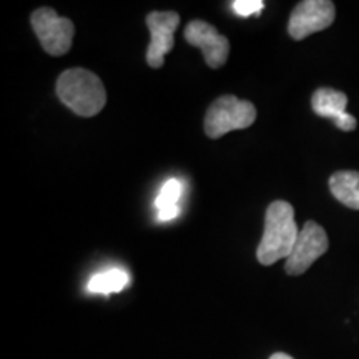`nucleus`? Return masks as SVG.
<instances>
[{
  "mask_svg": "<svg viewBox=\"0 0 359 359\" xmlns=\"http://www.w3.org/2000/svg\"><path fill=\"white\" fill-rule=\"evenodd\" d=\"M298 236L299 230L294 222L293 206L288 201H273L264 217L263 238L257 251L258 262L269 266L280 259H288Z\"/></svg>",
  "mask_w": 359,
  "mask_h": 359,
  "instance_id": "obj_1",
  "label": "nucleus"
},
{
  "mask_svg": "<svg viewBox=\"0 0 359 359\" xmlns=\"http://www.w3.org/2000/svg\"><path fill=\"white\" fill-rule=\"evenodd\" d=\"M57 95L67 109L80 116L100 114L107 103L102 80L85 69H69L60 74L57 80Z\"/></svg>",
  "mask_w": 359,
  "mask_h": 359,
  "instance_id": "obj_2",
  "label": "nucleus"
},
{
  "mask_svg": "<svg viewBox=\"0 0 359 359\" xmlns=\"http://www.w3.org/2000/svg\"><path fill=\"white\" fill-rule=\"evenodd\" d=\"M257 120V109L248 100L223 95L212 103L205 116V133L219 138L233 130H245Z\"/></svg>",
  "mask_w": 359,
  "mask_h": 359,
  "instance_id": "obj_3",
  "label": "nucleus"
},
{
  "mask_svg": "<svg viewBox=\"0 0 359 359\" xmlns=\"http://www.w3.org/2000/svg\"><path fill=\"white\" fill-rule=\"evenodd\" d=\"M30 22L45 52L58 57L70 50L75 34V27L70 19L60 17L50 7H42L32 13Z\"/></svg>",
  "mask_w": 359,
  "mask_h": 359,
  "instance_id": "obj_4",
  "label": "nucleus"
},
{
  "mask_svg": "<svg viewBox=\"0 0 359 359\" xmlns=\"http://www.w3.org/2000/svg\"><path fill=\"white\" fill-rule=\"evenodd\" d=\"M327 248H330V240L323 226L314 222H306L303 230L299 231L293 251L286 259V273L291 276L303 275L318 258L326 253Z\"/></svg>",
  "mask_w": 359,
  "mask_h": 359,
  "instance_id": "obj_5",
  "label": "nucleus"
},
{
  "mask_svg": "<svg viewBox=\"0 0 359 359\" xmlns=\"http://www.w3.org/2000/svg\"><path fill=\"white\" fill-rule=\"evenodd\" d=\"M334 4L330 0H304L291 13L288 32L294 40H303L327 29L334 22Z\"/></svg>",
  "mask_w": 359,
  "mask_h": 359,
  "instance_id": "obj_6",
  "label": "nucleus"
},
{
  "mask_svg": "<svg viewBox=\"0 0 359 359\" xmlns=\"http://www.w3.org/2000/svg\"><path fill=\"white\" fill-rule=\"evenodd\" d=\"M147 25L151 37L147 50V62L151 69H160L165 55L172 52L175 45L173 34L180 25V15L177 12H151L147 15Z\"/></svg>",
  "mask_w": 359,
  "mask_h": 359,
  "instance_id": "obj_7",
  "label": "nucleus"
},
{
  "mask_svg": "<svg viewBox=\"0 0 359 359\" xmlns=\"http://www.w3.org/2000/svg\"><path fill=\"white\" fill-rule=\"evenodd\" d=\"M185 39L188 43L198 47L203 52L208 67L219 69L226 64L230 42L213 25L206 24L203 20H191L185 29Z\"/></svg>",
  "mask_w": 359,
  "mask_h": 359,
  "instance_id": "obj_8",
  "label": "nucleus"
},
{
  "mask_svg": "<svg viewBox=\"0 0 359 359\" xmlns=\"http://www.w3.org/2000/svg\"><path fill=\"white\" fill-rule=\"evenodd\" d=\"M348 97L343 92L333 88H318L313 93L311 107L314 114L323 118H331L336 127L343 132H353L356 128V118L346 111Z\"/></svg>",
  "mask_w": 359,
  "mask_h": 359,
  "instance_id": "obj_9",
  "label": "nucleus"
},
{
  "mask_svg": "<svg viewBox=\"0 0 359 359\" xmlns=\"http://www.w3.org/2000/svg\"><path fill=\"white\" fill-rule=\"evenodd\" d=\"M330 190L344 206L359 210V172H336L330 178Z\"/></svg>",
  "mask_w": 359,
  "mask_h": 359,
  "instance_id": "obj_10",
  "label": "nucleus"
},
{
  "mask_svg": "<svg viewBox=\"0 0 359 359\" xmlns=\"http://www.w3.org/2000/svg\"><path fill=\"white\" fill-rule=\"evenodd\" d=\"M130 283L128 271L120 268H111L107 271L97 273L90 278L87 283V290L90 293L95 294H105L109 296L111 293H118L123 288H127Z\"/></svg>",
  "mask_w": 359,
  "mask_h": 359,
  "instance_id": "obj_11",
  "label": "nucleus"
},
{
  "mask_svg": "<svg viewBox=\"0 0 359 359\" xmlns=\"http://www.w3.org/2000/svg\"><path fill=\"white\" fill-rule=\"evenodd\" d=\"M183 195V182L178 178H170L161 187L155 200L156 210H170V208H180V200Z\"/></svg>",
  "mask_w": 359,
  "mask_h": 359,
  "instance_id": "obj_12",
  "label": "nucleus"
},
{
  "mask_svg": "<svg viewBox=\"0 0 359 359\" xmlns=\"http://www.w3.org/2000/svg\"><path fill=\"white\" fill-rule=\"evenodd\" d=\"M233 11L240 17H250L255 13H259L264 8L263 0H235L231 4Z\"/></svg>",
  "mask_w": 359,
  "mask_h": 359,
  "instance_id": "obj_13",
  "label": "nucleus"
},
{
  "mask_svg": "<svg viewBox=\"0 0 359 359\" xmlns=\"http://www.w3.org/2000/svg\"><path fill=\"white\" fill-rule=\"evenodd\" d=\"M269 359H293V358H291L290 354H286V353H275Z\"/></svg>",
  "mask_w": 359,
  "mask_h": 359,
  "instance_id": "obj_14",
  "label": "nucleus"
}]
</instances>
